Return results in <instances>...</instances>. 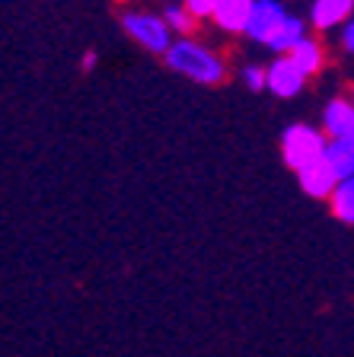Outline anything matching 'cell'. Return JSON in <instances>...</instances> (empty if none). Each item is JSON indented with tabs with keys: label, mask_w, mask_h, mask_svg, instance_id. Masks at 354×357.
<instances>
[{
	"label": "cell",
	"mask_w": 354,
	"mask_h": 357,
	"mask_svg": "<svg viewBox=\"0 0 354 357\" xmlns=\"http://www.w3.org/2000/svg\"><path fill=\"white\" fill-rule=\"evenodd\" d=\"M163 58H166L170 70H176V74L189 77L195 83H205V86H214L227 77V64H223L221 54H214L207 45L195 42V38H176Z\"/></svg>",
	"instance_id": "6da1fadb"
},
{
	"label": "cell",
	"mask_w": 354,
	"mask_h": 357,
	"mask_svg": "<svg viewBox=\"0 0 354 357\" xmlns=\"http://www.w3.org/2000/svg\"><path fill=\"white\" fill-rule=\"evenodd\" d=\"M351 119H354V102L351 99H332L323 112L325 137H345V134L351 131Z\"/></svg>",
	"instance_id": "9c48e42d"
},
{
	"label": "cell",
	"mask_w": 354,
	"mask_h": 357,
	"mask_svg": "<svg viewBox=\"0 0 354 357\" xmlns=\"http://www.w3.org/2000/svg\"><path fill=\"white\" fill-rule=\"evenodd\" d=\"M163 20H166V26H170L172 32H179L182 38H189V32H192L195 22H198L185 7H166L163 10Z\"/></svg>",
	"instance_id": "5bb4252c"
},
{
	"label": "cell",
	"mask_w": 354,
	"mask_h": 357,
	"mask_svg": "<svg viewBox=\"0 0 354 357\" xmlns=\"http://www.w3.org/2000/svg\"><path fill=\"white\" fill-rule=\"evenodd\" d=\"M217 3H221V0H185L182 7L189 10L195 20H207V16H214Z\"/></svg>",
	"instance_id": "2e32d148"
},
{
	"label": "cell",
	"mask_w": 354,
	"mask_h": 357,
	"mask_svg": "<svg viewBox=\"0 0 354 357\" xmlns=\"http://www.w3.org/2000/svg\"><path fill=\"white\" fill-rule=\"evenodd\" d=\"M325 163L339 172V178H351L354 176V137H329V147H325Z\"/></svg>",
	"instance_id": "30bf717a"
},
{
	"label": "cell",
	"mask_w": 354,
	"mask_h": 357,
	"mask_svg": "<svg viewBox=\"0 0 354 357\" xmlns=\"http://www.w3.org/2000/svg\"><path fill=\"white\" fill-rule=\"evenodd\" d=\"M288 58L294 61V64L300 67V70H303V74H307V77H313V74H319V70H323V61H325V54H323V45H319L316 38H310V36H307V38H303V42L294 48V52L288 54Z\"/></svg>",
	"instance_id": "7c38bea8"
},
{
	"label": "cell",
	"mask_w": 354,
	"mask_h": 357,
	"mask_svg": "<svg viewBox=\"0 0 354 357\" xmlns=\"http://www.w3.org/2000/svg\"><path fill=\"white\" fill-rule=\"evenodd\" d=\"M351 16H354V0H313V7H310V22H313V29H319V32L345 26Z\"/></svg>",
	"instance_id": "52a82bcc"
},
{
	"label": "cell",
	"mask_w": 354,
	"mask_h": 357,
	"mask_svg": "<svg viewBox=\"0 0 354 357\" xmlns=\"http://www.w3.org/2000/svg\"><path fill=\"white\" fill-rule=\"evenodd\" d=\"M303 83H307V74H303V70L288 58V54H281V58L274 61L272 67H268V83H265V89L272 93V96H278V99H294L297 93L303 89Z\"/></svg>",
	"instance_id": "5b68a950"
},
{
	"label": "cell",
	"mask_w": 354,
	"mask_h": 357,
	"mask_svg": "<svg viewBox=\"0 0 354 357\" xmlns=\"http://www.w3.org/2000/svg\"><path fill=\"white\" fill-rule=\"evenodd\" d=\"M341 48L354 54V16L345 22V29H341Z\"/></svg>",
	"instance_id": "e0dca14e"
},
{
	"label": "cell",
	"mask_w": 354,
	"mask_h": 357,
	"mask_svg": "<svg viewBox=\"0 0 354 357\" xmlns=\"http://www.w3.org/2000/svg\"><path fill=\"white\" fill-rule=\"evenodd\" d=\"M252 7H256V0H221L211 20L221 32H246Z\"/></svg>",
	"instance_id": "ba28073f"
},
{
	"label": "cell",
	"mask_w": 354,
	"mask_h": 357,
	"mask_svg": "<svg viewBox=\"0 0 354 357\" xmlns=\"http://www.w3.org/2000/svg\"><path fill=\"white\" fill-rule=\"evenodd\" d=\"M243 83L252 89V93H258V89H265V83H268V67L246 64V67H243Z\"/></svg>",
	"instance_id": "9a60e30c"
},
{
	"label": "cell",
	"mask_w": 354,
	"mask_h": 357,
	"mask_svg": "<svg viewBox=\"0 0 354 357\" xmlns=\"http://www.w3.org/2000/svg\"><path fill=\"white\" fill-rule=\"evenodd\" d=\"M80 67H83V70H87V74H89V70L96 67V54H93V52H87V54H83V61H80Z\"/></svg>",
	"instance_id": "ac0fdd59"
},
{
	"label": "cell",
	"mask_w": 354,
	"mask_h": 357,
	"mask_svg": "<svg viewBox=\"0 0 354 357\" xmlns=\"http://www.w3.org/2000/svg\"><path fill=\"white\" fill-rule=\"evenodd\" d=\"M288 20V10H284V3L281 0H256V7H252V16L249 22H246V38H252V42H262L268 45V38L278 32V26Z\"/></svg>",
	"instance_id": "277c9868"
},
{
	"label": "cell",
	"mask_w": 354,
	"mask_h": 357,
	"mask_svg": "<svg viewBox=\"0 0 354 357\" xmlns=\"http://www.w3.org/2000/svg\"><path fill=\"white\" fill-rule=\"evenodd\" d=\"M325 147H329V137L325 131L319 128H310V125H290L288 131L281 134V156H284V163L290 166L294 172H300L303 166L316 163L325 156Z\"/></svg>",
	"instance_id": "7a4b0ae2"
},
{
	"label": "cell",
	"mask_w": 354,
	"mask_h": 357,
	"mask_svg": "<svg viewBox=\"0 0 354 357\" xmlns=\"http://www.w3.org/2000/svg\"><path fill=\"white\" fill-rule=\"evenodd\" d=\"M348 134H351V137H354V119H351V131H348Z\"/></svg>",
	"instance_id": "d6986e66"
},
{
	"label": "cell",
	"mask_w": 354,
	"mask_h": 357,
	"mask_svg": "<svg viewBox=\"0 0 354 357\" xmlns=\"http://www.w3.org/2000/svg\"><path fill=\"white\" fill-rule=\"evenodd\" d=\"M329 204H332V214L339 217L341 223H351L354 227V176L341 178L339 188H335L332 198H329Z\"/></svg>",
	"instance_id": "4fadbf2b"
},
{
	"label": "cell",
	"mask_w": 354,
	"mask_h": 357,
	"mask_svg": "<svg viewBox=\"0 0 354 357\" xmlns=\"http://www.w3.org/2000/svg\"><path fill=\"white\" fill-rule=\"evenodd\" d=\"M121 29L150 54H166V48L172 45V29L166 26L163 16H154V13L128 10V13H121Z\"/></svg>",
	"instance_id": "3957f363"
},
{
	"label": "cell",
	"mask_w": 354,
	"mask_h": 357,
	"mask_svg": "<svg viewBox=\"0 0 354 357\" xmlns=\"http://www.w3.org/2000/svg\"><path fill=\"white\" fill-rule=\"evenodd\" d=\"M303 38H307V22H303L300 16L288 13V20L278 26V32L268 38V48H272V52H281V54H290Z\"/></svg>",
	"instance_id": "8fae6325"
},
{
	"label": "cell",
	"mask_w": 354,
	"mask_h": 357,
	"mask_svg": "<svg viewBox=\"0 0 354 357\" xmlns=\"http://www.w3.org/2000/svg\"><path fill=\"white\" fill-rule=\"evenodd\" d=\"M297 182H300L303 195H310V198H319V201H329L332 198V192L339 188V172L332 169V166L325 163V156L323 160H316V163L310 166H303L300 172H297Z\"/></svg>",
	"instance_id": "8992f818"
}]
</instances>
